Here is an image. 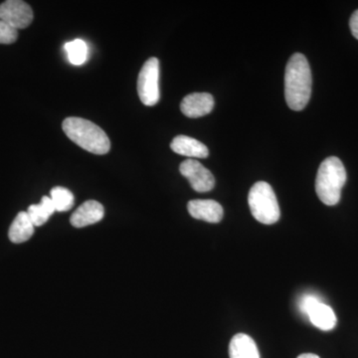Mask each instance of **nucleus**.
Masks as SVG:
<instances>
[{"instance_id":"obj_15","label":"nucleus","mask_w":358,"mask_h":358,"mask_svg":"<svg viewBox=\"0 0 358 358\" xmlns=\"http://www.w3.org/2000/svg\"><path fill=\"white\" fill-rule=\"evenodd\" d=\"M55 211L56 208L51 197L43 196L39 204H33L28 207L27 213L31 219L33 225L35 227H40L49 220Z\"/></svg>"},{"instance_id":"obj_17","label":"nucleus","mask_w":358,"mask_h":358,"mask_svg":"<svg viewBox=\"0 0 358 358\" xmlns=\"http://www.w3.org/2000/svg\"><path fill=\"white\" fill-rule=\"evenodd\" d=\"M64 48L73 65L79 66L86 62L88 57V46L83 40L76 39L74 41L68 42L65 44Z\"/></svg>"},{"instance_id":"obj_14","label":"nucleus","mask_w":358,"mask_h":358,"mask_svg":"<svg viewBox=\"0 0 358 358\" xmlns=\"http://www.w3.org/2000/svg\"><path fill=\"white\" fill-rule=\"evenodd\" d=\"M229 355L230 358H260L255 341L245 334H238L231 339Z\"/></svg>"},{"instance_id":"obj_3","label":"nucleus","mask_w":358,"mask_h":358,"mask_svg":"<svg viewBox=\"0 0 358 358\" xmlns=\"http://www.w3.org/2000/svg\"><path fill=\"white\" fill-rule=\"evenodd\" d=\"M346 182V171L336 157H327L320 164L315 179V192L322 203L334 206L338 203Z\"/></svg>"},{"instance_id":"obj_9","label":"nucleus","mask_w":358,"mask_h":358,"mask_svg":"<svg viewBox=\"0 0 358 358\" xmlns=\"http://www.w3.org/2000/svg\"><path fill=\"white\" fill-rule=\"evenodd\" d=\"M214 108V98L208 93H193L183 99L180 103L182 114L188 117H200L210 114Z\"/></svg>"},{"instance_id":"obj_6","label":"nucleus","mask_w":358,"mask_h":358,"mask_svg":"<svg viewBox=\"0 0 358 358\" xmlns=\"http://www.w3.org/2000/svg\"><path fill=\"white\" fill-rule=\"evenodd\" d=\"M299 308L317 329L329 331L336 327L338 320L333 308L320 301L317 296L310 294H305L301 299Z\"/></svg>"},{"instance_id":"obj_20","label":"nucleus","mask_w":358,"mask_h":358,"mask_svg":"<svg viewBox=\"0 0 358 358\" xmlns=\"http://www.w3.org/2000/svg\"><path fill=\"white\" fill-rule=\"evenodd\" d=\"M298 358H320L319 355H313V353H303L299 355Z\"/></svg>"},{"instance_id":"obj_10","label":"nucleus","mask_w":358,"mask_h":358,"mask_svg":"<svg viewBox=\"0 0 358 358\" xmlns=\"http://www.w3.org/2000/svg\"><path fill=\"white\" fill-rule=\"evenodd\" d=\"M187 209L193 218L209 223L220 222L224 215L223 207L215 200H192L188 202Z\"/></svg>"},{"instance_id":"obj_7","label":"nucleus","mask_w":358,"mask_h":358,"mask_svg":"<svg viewBox=\"0 0 358 358\" xmlns=\"http://www.w3.org/2000/svg\"><path fill=\"white\" fill-rule=\"evenodd\" d=\"M0 20L14 29H24L32 23V8L25 1L7 0L0 4Z\"/></svg>"},{"instance_id":"obj_11","label":"nucleus","mask_w":358,"mask_h":358,"mask_svg":"<svg viewBox=\"0 0 358 358\" xmlns=\"http://www.w3.org/2000/svg\"><path fill=\"white\" fill-rule=\"evenodd\" d=\"M105 215V209L100 202L89 200L84 202L70 218V222L74 227L83 228L86 226L100 222Z\"/></svg>"},{"instance_id":"obj_16","label":"nucleus","mask_w":358,"mask_h":358,"mask_svg":"<svg viewBox=\"0 0 358 358\" xmlns=\"http://www.w3.org/2000/svg\"><path fill=\"white\" fill-rule=\"evenodd\" d=\"M50 197L54 206H55L56 211H69L74 206V195L67 188L61 187V186L52 188Z\"/></svg>"},{"instance_id":"obj_1","label":"nucleus","mask_w":358,"mask_h":358,"mask_svg":"<svg viewBox=\"0 0 358 358\" xmlns=\"http://www.w3.org/2000/svg\"><path fill=\"white\" fill-rule=\"evenodd\" d=\"M312 71L307 58L296 53L289 58L285 74V96L289 109H305L312 95Z\"/></svg>"},{"instance_id":"obj_4","label":"nucleus","mask_w":358,"mask_h":358,"mask_svg":"<svg viewBox=\"0 0 358 358\" xmlns=\"http://www.w3.org/2000/svg\"><path fill=\"white\" fill-rule=\"evenodd\" d=\"M248 202L252 215L259 222L271 225L278 222L281 216L279 203L272 186L259 181L250 189Z\"/></svg>"},{"instance_id":"obj_13","label":"nucleus","mask_w":358,"mask_h":358,"mask_svg":"<svg viewBox=\"0 0 358 358\" xmlns=\"http://www.w3.org/2000/svg\"><path fill=\"white\" fill-rule=\"evenodd\" d=\"M34 227L27 211H21L9 228V240L15 244L28 241L34 234Z\"/></svg>"},{"instance_id":"obj_5","label":"nucleus","mask_w":358,"mask_h":358,"mask_svg":"<svg viewBox=\"0 0 358 358\" xmlns=\"http://www.w3.org/2000/svg\"><path fill=\"white\" fill-rule=\"evenodd\" d=\"M159 61L150 58L141 68L138 78V94L143 105L152 107L159 101Z\"/></svg>"},{"instance_id":"obj_18","label":"nucleus","mask_w":358,"mask_h":358,"mask_svg":"<svg viewBox=\"0 0 358 358\" xmlns=\"http://www.w3.org/2000/svg\"><path fill=\"white\" fill-rule=\"evenodd\" d=\"M17 38V30L0 20V44H13Z\"/></svg>"},{"instance_id":"obj_19","label":"nucleus","mask_w":358,"mask_h":358,"mask_svg":"<svg viewBox=\"0 0 358 358\" xmlns=\"http://www.w3.org/2000/svg\"><path fill=\"white\" fill-rule=\"evenodd\" d=\"M350 27L353 36L358 40V9L353 13L350 20Z\"/></svg>"},{"instance_id":"obj_12","label":"nucleus","mask_w":358,"mask_h":358,"mask_svg":"<svg viewBox=\"0 0 358 358\" xmlns=\"http://www.w3.org/2000/svg\"><path fill=\"white\" fill-rule=\"evenodd\" d=\"M171 148L176 154L183 157H195V159H206L209 150L201 141L195 140L187 136H178L171 143Z\"/></svg>"},{"instance_id":"obj_2","label":"nucleus","mask_w":358,"mask_h":358,"mask_svg":"<svg viewBox=\"0 0 358 358\" xmlns=\"http://www.w3.org/2000/svg\"><path fill=\"white\" fill-rule=\"evenodd\" d=\"M62 129L71 141L87 152L95 155L109 152V136L94 122L82 117H71L64 120Z\"/></svg>"},{"instance_id":"obj_8","label":"nucleus","mask_w":358,"mask_h":358,"mask_svg":"<svg viewBox=\"0 0 358 358\" xmlns=\"http://www.w3.org/2000/svg\"><path fill=\"white\" fill-rule=\"evenodd\" d=\"M180 173L197 192H208L215 185V178L209 169L195 159H186L180 164Z\"/></svg>"}]
</instances>
